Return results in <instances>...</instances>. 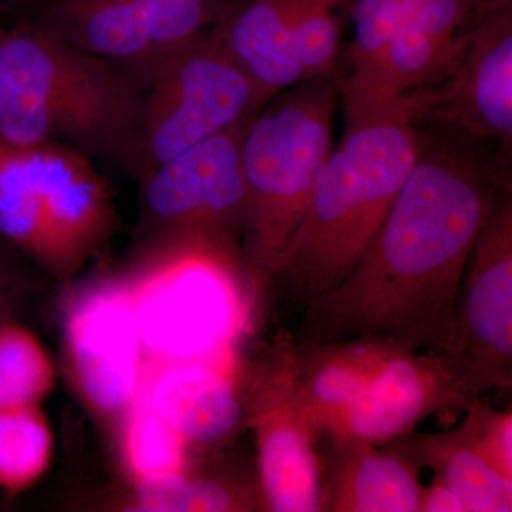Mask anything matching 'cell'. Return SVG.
<instances>
[{
	"mask_svg": "<svg viewBox=\"0 0 512 512\" xmlns=\"http://www.w3.org/2000/svg\"><path fill=\"white\" fill-rule=\"evenodd\" d=\"M497 192L473 151L423 136L370 247L338 286L306 306L302 346L379 338L450 353L468 256Z\"/></svg>",
	"mask_w": 512,
	"mask_h": 512,
	"instance_id": "obj_1",
	"label": "cell"
},
{
	"mask_svg": "<svg viewBox=\"0 0 512 512\" xmlns=\"http://www.w3.org/2000/svg\"><path fill=\"white\" fill-rule=\"evenodd\" d=\"M143 90L113 63L36 25L0 35V138L60 143L133 168Z\"/></svg>",
	"mask_w": 512,
	"mask_h": 512,
	"instance_id": "obj_2",
	"label": "cell"
},
{
	"mask_svg": "<svg viewBox=\"0 0 512 512\" xmlns=\"http://www.w3.org/2000/svg\"><path fill=\"white\" fill-rule=\"evenodd\" d=\"M423 134L397 111L346 124L301 224L268 276L303 309L355 268L419 158Z\"/></svg>",
	"mask_w": 512,
	"mask_h": 512,
	"instance_id": "obj_3",
	"label": "cell"
},
{
	"mask_svg": "<svg viewBox=\"0 0 512 512\" xmlns=\"http://www.w3.org/2000/svg\"><path fill=\"white\" fill-rule=\"evenodd\" d=\"M339 74L301 80L268 101L242 137L249 261L269 272L301 224L333 150Z\"/></svg>",
	"mask_w": 512,
	"mask_h": 512,
	"instance_id": "obj_4",
	"label": "cell"
},
{
	"mask_svg": "<svg viewBox=\"0 0 512 512\" xmlns=\"http://www.w3.org/2000/svg\"><path fill=\"white\" fill-rule=\"evenodd\" d=\"M116 224L107 181L90 157L60 143L0 138V235L55 275L76 272Z\"/></svg>",
	"mask_w": 512,
	"mask_h": 512,
	"instance_id": "obj_5",
	"label": "cell"
},
{
	"mask_svg": "<svg viewBox=\"0 0 512 512\" xmlns=\"http://www.w3.org/2000/svg\"><path fill=\"white\" fill-rule=\"evenodd\" d=\"M128 288L147 362L234 359L249 305L229 249L178 239Z\"/></svg>",
	"mask_w": 512,
	"mask_h": 512,
	"instance_id": "obj_6",
	"label": "cell"
},
{
	"mask_svg": "<svg viewBox=\"0 0 512 512\" xmlns=\"http://www.w3.org/2000/svg\"><path fill=\"white\" fill-rule=\"evenodd\" d=\"M141 90L133 164L140 180L195 144L247 123L266 104L211 30L158 64Z\"/></svg>",
	"mask_w": 512,
	"mask_h": 512,
	"instance_id": "obj_7",
	"label": "cell"
},
{
	"mask_svg": "<svg viewBox=\"0 0 512 512\" xmlns=\"http://www.w3.org/2000/svg\"><path fill=\"white\" fill-rule=\"evenodd\" d=\"M241 0H50L39 25L123 70L138 86L158 64L214 29Z\"/></svg>",
	"mask_w": 512,
	"mask_h": 512,
	"instance_id": "obj_8",
	"label": "cell"
},
{
	"mask_svg": "<svg viewBox=\"0 0 512 512\" xmlns=\"http://www.w3.org/2000/svg\"><path fill=\"white\" fill-rule=\"evenodd\" d=\"M249 121L195 144L141 178L148 218L174 241L198 239L231 251L232 235L244 231L242 137Z\"/></svg>",
	"mask_w": 512,
	"mask_h": 512,
	"instance_id": "obj_9",
	"label": "cell"
},
{
	"mask_svg": "<svg viewBox=\"0 0 512 512\" xmlns=\"http://www.w3.org/2000/svg\"><path fill=\"white\" fill-rule=\"evenodd\" d=\"M481 396L512 387V197L497 192L461 282L456 342L448 353Z\"/></svg>",
	"mask_w": 512,
	"mask_h": 512,
	"instance_id": "obj_10",
	"label": "cell"
},
{
	"mask_svg": "<svg viewBox=\"0 0 512 512\" xmlns=\"http://www.w3.org/2000/svg\"><path fill=\"white\" fill-rule=\"evenodd\" d=\"M64 345L84 402L104 416H123L147 366L128 284L103 281L80 292L64 320Z\"/></svg>",
	"mask_w": 512,
	"mask_h": 512,
	"instance_id": "obj_11",
	"label": "cell"
},
{
	"mask_svg": "<svg viewBox=\"0 0 512 512\" xmlns=\"http://www.w3.org/2000/svg\"><path fill=\"white\" fill-rule=\"evenodd\" d=\"M476 393L448 353L394 345L328 437L386 444L412 433L434 414L466 410Z\"/></svg>",
	"mask_w": 512,
	"mask_h": 512,
	"instance_id": "obj_12",
	"label": "cell"
},
{
	"mask_svg": "<svg viewBox=\"0 0 512 512\" xmlns=\"http://www.w3.org/2000/svg\"><path fill=\"white\" fill-rule=\"evenodd\" d=\"M471 137L512 136L511 2L478 12L463 35L444 82L431 90L419 109Z\"/></svg>",
	"mask_w": 512,
	"mask_h": 512,
	"instance_id": "obj_13",
	"label": "cell"
},
{
	"mask_svg": "<svg viewBox=\"0 0 512 512\" xmlns=\"http://www.w3.org/2000/svg\"><path fill=\"white\" fill-rule=\"evenodd\" d=\"M248 423L258 447L262 504L274 512L320 511L316 431L292 399L288 360L265 370L249 396Z\"/></svg>",
	"mask_w": 512,
	"mask_h": 512,
	"instance_id": "obj_14",
	"label": "cell"
},
{
	"mask_svg": "<svg viewBox=\"0 0 512 512\" xmlns=\"http://www.w3.org/2000/svg\"><path fill=\"white\" fill-rule=\"evenodd\" d=\"M234 359L147 362L143 389L188 446H215L241 423Z\"/></svg>",
	"mask_w": 512,
	"mask_h": 512,
	"instance_id": "obj_15",
	"label": "cell"
},
{
	"mask_svg": "<svg viewBox=\"0 0 512 512\" xmlns=\"http://www.w3.org/2000/svg\"><path fill=\"white\" fill-rule=\"evenodd\" d=\"M394 343L357 338L301 346L288 359L292 399L316 434L330 436Z\"/></svg>",
	"mask_w": 512,
	"mask_h": 512,
	"instance_id": "obj_16",
	"label": "cell"
},
{
	"mask_svg": "<svg viewBox=\"0 0 512 512\" xmlns=\"http://www.w3.org/2000/svg\"><path fill=\"white\" fill-rule=\"evenodd\" d=\"M320 511L419 512V470L392 448L333 436Z\"/></svg>",
	"mask_w": 512,
	"mask_h": 512,
	"instance_id": "obj_17",
	"label": "cell"
},
{
	"mask_svg": "<svg viewBox=\"0 0 512 512\" xmlns=\"http://www.w3.org/2000/svg\"><path fill=\"white\" fill-rule=\"evenodd\" d=\"M306 0H241L211 35L265 103L303 80L292 30Z\"/></svg>",
	"mask_w": 512,
	"mask_h": 512,
	"instance_id": "obj_18",
	"label": "cell"
},
{
	"mask_svg": "<svg viewBox=\"0 0 512 512\" xmlns=\"http://www.w3.org/2000/svg\"><path fill=\"white\" fill-rule=\"evenodd\" d=\"M382 446L392 448L419 471L430 468L468 512L512 511V478L491 467L458 427L441 433L414 430Z\"/></svg>",
	"mask_w": 512,
	"mask_h": 512,
	"instance_id": "obj_19",
	"label": "cell"
},
{
	"mask_svg": "<svg viewBox=\"0 0 512 512\" xmlns=\"http://www.w3.org/2000/svg\"><path fill=\"white\" fill-rule=\"evenodd\" d=\"M120 443L124 466L136 485L185 473L187 441L153 406L143 386L121 416Z\"/></svg>",
	"mask_w": 512,
	"mask_h": 512,
	"instance_id": "obj_20",
	"label": "cell"
},
{
	"mask_svg": "<svg viewBox=\"0 0 512 512\" xmlns=\"http://www.w3.org/2000/svg\"><path fill=\"white\" fill-rule=\"evenodd\" d=\"M53 437L39 406L0 410V490L9 497L25 493L52 460Z\"/></svg>",
	"mask_w": 512,
	"mask_h": 512,
	"instance_id": "obj_21",
	"label": "cell"
},
{
	"mask_svg": "<svg viewBox=\"0 0 512 512\" xmlns=\"http://www.w3.org/2000/svg\"><path fill=\"white\" fill-rule=\"evenodd\" d=\"M55 384L42 343L18 323H0V410L39 406Z\"/></svg>",
	"mask_w": 512,
	"mask_h": 512,
	"instance_id": "obj_22",
	"label": "cell"
},
{
	"mask_svg": "<svg viewBox=\"0 0 512 512\" xmlns=\"http://www.w3.org/2000/svg\"><path fill=\"white\" fill-rule=\"evenodd\" d=\"M130 510L148 512H231L254 510L249 495L211 478L187 473L136 485Z\"/></svg>",
	"mask_w": 512,
	"mask_h": 512,
	"instance_id": "obj_23",
	"label": "cell"
},
{
	"mask_svg": "<svg viewBox=\"0 0 512 512\" xmlns=\"http://www.w3.org/2000/svg\"><path fill=\"white\" fill-rule=\"evenodd\" d=\"M350 0H306L292 30V49L303 80L339 74L342 15Z\"/></svg>",
	"mask_w": 512,
	"mask_h": 512,
	"instance_id": "obj_24",
	"label": "cell"
},
{
	"mask_svg": "<svg viewBox=\"0 0 512 512\" xmlns=\"http://www.w3.org/2000/svg\"><path fill=\"white\" fill-rule=\"evenodd\" d=\"M402 10L403 0H356L349 72L339 77L340 83L355 82L375 66L402 20Z\"/></svg>",
	"mask_w": 512,
	"mask_h": 512,
	"instance_id": "obj_25",
	"label": "cell"
},
{
	"mask_svg": "<svg viewBox=\"0 0 512 512\" xmlns=\"http://www.w3.org/2000/svg\"><path fill=\"white\" fill-rule=\"evenodd\" d=\"M458 429L474 450L503 476L512 478V413L495 410L490 400L477 397L467 407Z\"/></svg>",
	"mask_w": 512,
	"mask_h": 512,
	"instance_id": "obj_26",
	"label": "cell"
},
{
	"mask_svg": "<svg viewBox=\"0 0 512 512\" xmlns=\"http://www.w3.org/2000/svg\"><path fill=\"white\" fill-rule=\"evenodd\" d=\"M480 10L477 0H403L400 22L453 47Z\"/></svg>",
	"mask_w": 512,
	"mask_h": 512,
	"instance_id": "obj_27",
	"label": "cell"
},
{
	"mask_svg": "<svg viewBox=\"0 0 512 512\" xmlns=\"http://www.w3.org/2000/svg\"><path fill=\"white\" fill-rule=\"evenodd\" d=\"M419 512H468L461 498L443 481L434 477L429 487L421 488Z\"/></svg>",
	"mask_w": 512,
	"mask_h": 512,
	"instance_id": "obj_28",
	"label": "cell"
},
{
	"mask_svg": "<svg viewBox=\"0 0 512 512\" xmlns=\"http://www.w3.org/2000/svg\"><path fill=\"white\" fill-rule=\"evenodd\" d=\"M3 241H6V239L3 238L2 235H0V245H2ZM5 288H6V266H5V261H3L2 248H0V318H2L3 313H5V309H6Z\"/></svg>",
	"mask_w": 512,
	"mask_h": 512,
	"instance_id": "obj_29",
	"label": "cell"
},
{
	"mask_svg": "<svg viewBox=\"0 0 512 512\" xmlns=\"http://www.w3.org/2000/svg\"><path fill=\"white\" fill-rule=\"evenodd\" d=\"M46 0H0L3 5L18 6V8H30V6L42 5Z\"/></svg>",
	"mask_w": 512,
	"mask_h": 512,
	"instance_id": "obj_30",
	"label": "cell"
},
{
	"mask_svg": "<svg viewBox=\"0 0 512 512\" xmlns=\"http://www.w3.org/2000/svg\"><path fill=\"white\" fill-rule=\"evenodd\" d=\"M481 9L493 8V6L503 5V3L511 2V0H477Z\"/></svg>",
	"mask_w": 512,
	"mask_h": 512,
	"instance_id": "obj_31",
	"label": "cell"
},
{
	"mask_svg": "<svg viewBox=\"0 0 512 512\" xmlns=\"http://www.w3.org/2000/svg\"><path fill=\"white\" fill-rule=\"evenodd\" d=\"M2 30H3V28H2V26H0V35H2Z\"/></svg>",
	"mask_w": 512,
	"mask_h": 512,
	"instance_id": "obj_32",
	"label": "cell"
},
{
	"mask_svg": "<svg viewBox=\"0 0 512 512\" xmlns=\"http://www.w3.org/2000/svg\"><path fill=\"white\" fill-rule=\"evenodd\" d=\"M5 322V319L0 318V323Z\"/></svg>",
	"mask_w": 512,
	"mask_h": 512,
	"instance_id": "obj_33",
	"label": "cell"
}]
</instances>
